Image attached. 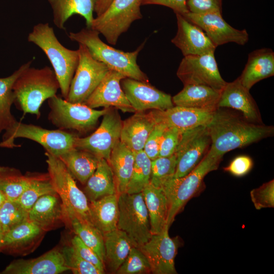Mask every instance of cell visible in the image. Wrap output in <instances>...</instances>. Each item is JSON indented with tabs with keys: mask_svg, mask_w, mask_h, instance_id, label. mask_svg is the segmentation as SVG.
<instances>
[{
	"mask_svg": "<svg viewBox=\"0 0 274 274\" xmlns=\"http://www.w3.org/2000/svg\"><path fill=\"white\" fill-rule=\"evenodd\" d=\"M183 16L199 27L216 47L229 43L243 46L248 42L247 30L237 29L230 25L221 12L196 14L188 12Z\"/></svg>",
	"mask_w": 274,
	"mask_h": 274,
	"instance_id": "cell-15",
	"label": "cell"
},
{
	"mask_svg": "<svg viewBox=\"0 0 274 274\" xmlns=\"http://www.w3.org/2000/svg\"><path fill=\"white\" fill-rule=\"evenodd\" d=\"M121 83L127 99L135 112L165 110L174 106L170 95L159 90L149 82L126 77Z\"/></svg>",
	"mask_w": 274,
	"mask_h": 274,
	"instance_id": "cell-16",
	"label": "cell"
},
{
	"mask_svg": "<svg viewBox=\"0 0 274 274\" xmlns=\"http://www.w3.org/2000/svg\"><path fill=\"white\" fill-rule=\"evenodd\" d=\"M76 235L90 248L104 262L105 251L104 236L93 224L86 222L73 215L65 216Z\"/></svg>",
	"mask_w": 274,
	"mask_h": 274,
	"instance_id": "cell-35",
	"label": "cell"
},
{
	"mask_svg": "<svg viewBox=\"0 0 274 274\" xmlns=\"http://www.w3.org/2000/svg\"><path fill=\"white\" fill-rule=\"evenodd\" d=\"M251 200L257 210L274 207V181L263 184L250 192Z\"/></svg>",
	"mask_w": 274,
	"mask_h": 274,
	"instance_id": "cell-44",
	"label": "cell"
},
{
	"mask_svg": "<svg viewBox=\"0 0 274 274\" xmlns=\"http://www.w3.org/2000/svg\"><path fill=\"white\" fill-rule=\"evenodd\" d=\"M28 219L43 230L65 219L63 206L58 194H49L40 197L29 210Z\"/></svg>",
	"mask_w": 274,
	"mask_h": 274,
	"instance_id": "cell-26",
	"label": "cell"
},
{
	"mask_svg": "<svg viewBox=\"0 0 274 274\" xmlns=\"http://www.w3.org/2000/svg\"><path fill=\"white\" fill-rule=\"evenodd\" d=\"M61 252L66 264L74 274H102L95 266L83 259L74 247H64Z\"/></svg>",
	"mask_w": 274,
	"mask_h": 274,
	"instance_id": "cell-43",
	"label": "cell"
},
{
	"mask_svg": "<svg viewBox=\"0 0 274 274\" xmlns=\"http://www.w3.org/2000/svg\"><path fill=\"white\" fill-rule=\"evenodd\" d=\"M125 78L121 73L109 70L83 104L93 109L114 108L124 113H135L121 86Z\"/></svg>",
	"mask_w": 274,
	"mask_h": 274,
	"instance_id": "cell-17",
	"label": "cell"
},
{
	"mask_svg": "<svg viewBox=\"0 0 274 274\" xmlns=\"http://www.w3.org/2000/svg\"><path fill=\"white\" fill-rule=\"evenodd\" d=\"M249 89L244 87L238 78L226 83L221 92L219 108H230L240 111L248 121L263 124L258 106Z\"/></svg>",
	"mask_w": 274,
	"mask_h": 274,
	"instance_id": "cell-21",
	"label": "cell"
},
{
	"mask_svg": "<svg viewBox=\"0 0 274 274\" xmlns=\"http://www.w3.org/2000/svg\"><path fill=\"white\" fill-rule=\"evenodd\" d=\"M211 138V150L223 157L227 152L271 136L273 126L255 124L220 108L215 111L207 125Z\"/></svg>",
	"mask_w": 274,
	"mask_h": 274,
	"instance_id": "cell-1",
	"label": "cell"
},
{
	"mask_svg": "<svg viewBox=\"0 0 274 274\" xmlns=\"http://www.w3.org/2000/svg\"><path fill=\"white\" fill-rule=\"evenodd\" d=\"M113 0H95L94 12L97 16L101 14L108 8Z\"/></svg>",
	"mask_w": 274,
	"mask_h": 274,
	"instance_id": "cell-51",
	"label": "cell"
},
{
	"mask_svg": "<svg viewBox=\"0 0 274 274\" xmlns=\"http://www.w3.org/2000/svg\"><path fill=\"white\" fill-rule=\"evenodd\" d=\"M28 213L17 200L7 199L0 207V230L5 233L28 220Z\"/></svg>",
	"mask_w": 274,
	"mask_h": 274,
	"instance_id": "cell-40",
	"label": "cell"
},
{
	"mask_svg": "<svg viewBox=\"0 0 274 274\" xmlns=\"http://www.w3.org/2000/svg\"><path fill=\"white\" fill-rule=\"evenodd\" d=\"M91 222L103 236L117 228L118 194L104 196L89 203Z\"/></svg>",
	"mask_w": 274,
	"mask_h": 274,
	"instance_id": "cell-28",
	"label": "cell"
},
{
	"mask_svg": "<svg viewBox=\"0 0 274 274\" xmlns=\"http://www.w3.org/2000/svg\"><path fill=\"white\" fill-rule=\"evenodd\" d=\"M31 62L29 61L22 64L11 75L0 78V133L11 129L17 121L11 111L14 102L13 86L17 78L24 70L30 66Z\"/></svg>",
	"mask_w": 274,
	"mask_h": 274,
	"instance_id": "cell-34",
	"label": "cell"
},
{
	"mask_svg": "<svg viewBox=\"0 0 274 274\" xmlns=\"http://www.w3.org/2000/svg\"><path fill=\"white\" fill-rule=\"evenodd\" d=\"M59 158L73 177L85 185L95 170L99 158L85 150L73 148Z\"/></svg>",
	"mask_w": 274,
	"mask_h": 274,
	"instance_id": "cell-33",
	"label": "cell"
},
{
	"mask_svg": "<svg viewBox=\"0 0 274 274\" xmlns=\"http://www.w3.org/2000/svg\"><path fill=\"white\" fill-rule=\"evenodd\" d=\"M48 1L53 10V23L57 28L64 29L65 22L74 15L84 17L87 27L90 28L95 0Z\"/></svg>",
	"mask_w": 274,
	"mask_h": 274,
	"instance_id": "cell-29",
	"label": "cell"
},
{
	"mask_svg": "<svg viewBox=\"0 0 274 274\" xmlns=\"http://www.w3.org/2000/svg\"><path fill=\"white\" fill-rule=\"evenodd\" d=\"M169 228L167 226L160 233L152 234L149 241L140 248L148 258L154 274L177 273L175 259L178 243L169 237Z\"/></svg>",
	"mask_w": 274,
	"mask_h": 274,
	"instance_id": "cell-18",
	"label": "cell"
},
{
	"mask_svg": "<svg viewBox=\"0 0 274 274\" xmlns=\"http://www.w3.org/2000/svg\"><path fill=\"white\" fill-rule=\"evenodd\" d=\"M142 192L148 211L152 235L158 234L167 226L169 206L166 195L161 187L150 182Z\"/></svg>",
	"mask_w": 274,
	"mask_h": 274,
	"instance_id": "cell-27",
	"label": "cell"
},
{
	"mask_svg": "<svg viewBox=\"0 0 274 274\" xmlns=\"http://www.w3.org/2000/svg\"><path fill=\"white\" fill-rule=\"evenodd\" d=\"M176 15L178 29L171 42L184 56L215 52L216 47L199 27L181 14Z\"/></svg>",
	"mask_w": 274,
	"mask_h": 274,
	"instance_id": "cell-19",
	"label": "cell"
},
{
	"mask_svg": "<svg viewBox=\"0 0 274 274\" xmlns=\"http://www.w3.org/2000/svg\"><path fill=\"white\" fill-rule=\"evenodd\" d=\"M117 110L109 108L98 127L87 136H78L75 148L89 152L108 161L112 150L120 139L122 121Z\"/></svg>",
	"mask_w": 274,
	"mask_h": 274,
	"instance_id": "cell-12",
	"label": "cell"
},
{
	"mask_svg": "<svg viewBox=\"0 0 274 274\" xmlns=\"http://www.w3.org/2000/svg\"><path fill=\"white\" fill-rule=\"evenodd\" d=\"M214 112L179 106H174L165 110L151 111L156 123L163 124L167 127L175 128L182 132L207 125Z\"/></svg>",
	"mask_w": 274,
	"mask_h": 274,
	"instance_id": "cell-20",
	"label": "cell"
},
{
	"mask_svg": "<svg viewBox=\"0 0 274 274\" xmlns=\"http://www.w3.org/2000/svg\"><path fill=\"white\" fill-rule=\"evenodd\" d=\"M48 100L49 121L59 129L75 130L82 134L93 129L109 109L96 110L83 103L68 101L57 95Z\"/></svg>",
	"mask_w": 274,
	"mask_h": 274,
	"instance_id": "cell-7",
	"label": "cell"
},
{
	"mask_svg": "<svg viewBox=\"0 0 274 274\" xmlns=\"http://www.w3.org/2000/svg\"><path fill=\"white\" fill-rule=\"evenodd\" d=\"M273 75L274 52L271 49L264 48L249 54L247 63L238 79L250 90L259 81Z\"/></svg>",
	"mask_w": 274,
	"mask_h": 274,
	"instance_id": "cell-24",
	"label": "cell"
},
{
	"mask_svg": "<svg viewBox=\"0 0 274 274\" xmlns=\"http://www.w3.org/2000/svg\"><path fill=\"white\" fill-rule=\"evenodd\" d=\"M4 233L0 230V248L3 242Z\"/></svg>",
	"mask_w": 274,
	"mask_h": 274,
	"instance_id": "cell-53",
	"label": "cell"
},
{
	"mask_svg": "<svg viewBox=\"0 0 274 274\" xmlns=\"http://www.w3.org/2000/svg\"><path fill=\"white\" fill-rule=\"evenodd\" d=\"M252 166V159L248 156L242 155L233 159L224 170L235 176L242 177L249 173Z\"/></svg>",
	"mask_w": 274,
	"mask_h": 274,
	"instance_id": "cell-49",
	"label": "cell"
},
{
	"mask_svg": "<svg viewBox=\"0 0 274 274\" xmlns=\"http://www.w3.org/2000/svg\"><path fill=\"white\" fill-rule=\"evenodd\" d=\"M222 157L215 155L210 149L189 174L180 178L170 177L160 185L167 198L168 214L167 225L169 227L176 215L200 189L204 177L217 169Z\"/></svg>",
	"mask_w": 274,
	"mask_h": 274,
	"instance_id": "cell-5",
	"label": "cell"
},
{
	"mask_svg": "<svg viewBox=\"0 0 274 274\" xmlns=\"http://www.w3.org/2000/svg\"><path fill=\"white\" fill-rule=\"evenodd\" d=\"M85 185L84 192L90 201L117 194L113 171L104 158H99L95 170Z\"/></svg>",
	"mask_w": 274,
	"mask_h": 274,
	"instance_id": "cell-31",
	"label": "cell"
},
{
	"mask_svg": "<svg viewBox=\"0 0 274 274\" xmlns=\"http://www.w3.org/2000/svg\"><path fill=\"white\" fill-rule=\"evenodd\" d=\"M78 50L79 62L66 100L84 103L110 69L93 58L84 45L79 44Z\"/></svg>",
	"mask_w": 274,
	"mask_h": 274,
	"instance_id": "cell-11",
	"label": "cell"
},
{
	"mask_svg": "<svg viewBox=\"0 0 274 274\" xmlns=\"http://www.w3.org/2000/svg\"><path fill=\"white\" fill-rule=\"evenodd\" d=\"M151 172V160L144 151L134 152L133 168L126 192L129 194L142 192L150 182Z\"/></svg>",
	"mask_w": 274,
	"mask_h": 274,
	"instance_id": "cell-38",
	"label": "cell"
},
{
	"mask_svg": "<svg viewBox=\"0 0 274 274\" xmlns=\"http://www.w3.org/2000/svg\"><path fill=\"white\" fill-rule=\"evenodd\" d=\"M215 52L184 56L177 75L184 85H202L222 90L226 82L219 72Z\"/></svg>",
	"mask_w": 274,
	"mask_h": 274,
	"instance_id": "cell-13",
	"label": "cell"
},
{
	"mask_svg": "<svg viewBox=\"0 0 274 274\" xmlns=\"http://www.w3.org/2000/svg\"><path fill=\"white\" fill-rule=\"evenodd\" d=\"M151 111L135 112L122 121L120 141L134 152L143 150L146 140L156 125Z\"/></svg>",
	"mask_w": 274,
	"mask_h": 274,
	"instance_id": "cell-23",
	"label": "cell"
},
{
	"mask_svg": "<svg viewBox=\"0 0 274 274\" xmlns=\"http://www.w3.org/2000/svg\"><path fill=\"white\" fill-rule=\"evenodd\" d=\"M151 272L149 261L139 248L132 246L125 260L115 273L142 274Z\"/></svg>",
	"mask_w": 274,
	"mask_h": 274,
	"instance_id": "cell-42",
	"label": "cell"
},
{
	"mask_svg": "<svg viewBox=\"0 0 274 274\" xmlns=\"http://www.w3.org/2000/svg\"><path fill=\"white\" fill-rule=\"evenodd\" d=\"M27 41L38 46L48 57L59 82L61 96L66 99L79 62L78 50L63 46L48 23L35 25Z\"/></svg>",
	"mask_w": 274,
	"mask_h": 274,
	"instance_id": "cell-4",
	"label": "cell"
},
{
	"mask_svg": "<svg viewBox=\"0 0 274 274\" xmlns=\"http://www.w3.org/2000/svg\"><path fill=\"white\" fill-rule=\"evenodd\" d=\"M7 199L6 196L0 191V207Z\"/></svg>",
	"mask_w": 274,
	"mask_h": 274,
	"instance_id": "cell-52",
	"label": "cell"
},
{
	"mask_svg": "<svg viewBox=\"0 0 274 274\" xmlns=\"http://www.w3.org/2000/svg\"><path fill=\"white\" fill-rule=\"evenodd\" d=\"M104 238L105 269L116 273L133 246L126 234L118 228L105 234Z\"/></svg>",
	"mask_w": 274,
	"mask_h": 274,
	"instance_id": "cell-32",
	"label": "cell"
},
{
	"mask_svg": "<svg viewBox=\"0 0 274 274\" xmlns=\"http://www.w3.org/2000/svg\"><path fill=\"white\" fill-rule=\"evenodd\" d=\"M43 230L27 220L4 233L0 251H12L32 242Z\"/></svg>",
	"mask_w": 274,
	"mask_h": 274,
	"instance_id": "cell-36",
	"label": "cell"
},
{
	"mask_svg": "<svg viewBox=\"0 0 274 274\" xmlns=\"http://www.w3.org/2000/svg\"><path fill=\"white\" fill-rule=\"evenodd\" d=\"M13 89L17 108L24 114L39 118L41 106L56 95L60 86L54 71L49 66L41 68L29 66L17 78Z\"/></svg>",
	"mask_w": 274,
	"mask_h": 274,
	"instance_id": "cell-3",
	"label": "cell"
},
{
	"mask_svg": "<svg viewBox=\"0 0 274 274\" xmlns=\"http://www.w3.org/2000/svg\"><path fill=\"white\" fill-rule=\"evenodd\" d=\"M108 162L114 174L117 193L126 192L133 168L134 152L120 141Z\"/></svg>",
	"mask_w": 274,
	"mask_h": 274,
	"instance_id": "cell-30",
	"label": "cell"
},
{
	"mask_svg": "<svg viewBox=\"0 0 274 274\" xmlns=\"http://www.w3.org/2000/svg\"><path fill=\"white\" fill-rule=\"evenodd\" d=\"M117 228L124 232L132 245L141 248L150 239V223L142 192L118 194Z\"/></svg>",
	"mask_w": 274,
	"mask_h": 274,
	"instance_id": "cell-9",
	"label": "cell"
},
{
	"mask_svg": "<svg viewBox=\"0 0 274 274\" xmlns=\"http://www.w3.org/2000/svg\"><path fill=\"white\" fill-rule=\"evenodd\" d=\"M223 0H187L186 6L190 13L202 14L210 12L222 13Z\"/></svg>",
	"mask_w": 274,
	"mask_h": 274,
	"instance_id": "cell-48",
	"label": "cell"
},
{
	"mask_svg": "<svg viewBox=\"0 0 274 274\" xmlns=\"http://www.w3.org/2000/svg\"><path fill=\"white\" fill-rule=\"evenodd\" d=\"M211 143L207 125L183 132L175 152L177 165L174 177H182L191 172L208 152Z\"/></svg>",
	"mask_w": 274,
	"mask_h": 274,
	"instance_id": "cell-14",
	"label": "cell"
},
{
	"mask_svg": "<svg viewBox=\"0 0 274 274\" xmlns=\"http://www.w3.org/2000/svg\"><path fill=\"white\" fill-rule=\"evenodd\" d=\"M45 155L48 175L62 201L65 216L73 215L93 224L88 198L77 186L73 175L59 157L47 152Z\"/></svg>",
	"mask_w": 274,
	"mask_h": 274,
	"instance_id": "cell-6",
	"label": "cell"
},
{
	"mask_svg": "<svg viewBox=\"0 0 274 274\" xmlns=\"http://www.w3.org/2000/svg\"><path fill=\"white\" fill-rule=\"evenodd\" d=\"M99 34L97 31L86 27L77 32H70L68 36L72 41L85 46L93 58L105 64L110 70L127 78L149 82L147 76L140 69L136 61L145 43L134 51L124 52L104 43Z\"/></svg>",
	"mask_w": 274,
	"mask_h": 274,
	"instance_id": "cell-2",
	"label": "cell"
},
{
	"mask_svg": "<svg viewBox=\"0 0 274 274\" xmlns=\"http://www.w3.org/2000/svg\"><path fill=\"white\" fill-rule=\"evenodd\" d=\"M49 194L57 193L48 174L32 176L29 185L16 200L22 208L29 211L40 197Z\"/></svg>",
	"mask_w": 274,
	"mask_h": 274,
	"instance_id": "cell-39",
	"label": "cell"
},
{
	"mask_svg": "<svg viewBox=\"0 0 274 274\" xmlns=\"http://www.w3.org/2000/svg\"><path fill=\"white\" fill-rule=\"evenodd\" d=\"M71 245L83 259L93 265L102 273H105V266L104 262L77 235H76L71 239Z\"/></svg>",
	"mask_w": 274,
	"mask_h": 274,
	"instance_id": "cell-46",
	"label": "cell"
},
{
	"mask_svg": "<svg viewBox=\"0 0 274 274\" xmlns=\"http://www.w3.org/2000/svg\"><path fill=\"white\" fill-rule=\"evenodd\" d=\"M177 165V156L174 154L166 157L158 156L151 160L150 183L160 187L161 183L174 176Z\"/></svg>",
	"mask_w": 274,
	"mask_h": 274,
	"instance_id": "cell-41",
	"label": "cell"
},
{
	"mask_svg": "<svg viewBox=\"0 0 274 274\" xmlns=\"http://www.w3.org/2000/svg\"><path fill=\"white\" fill-rule=\"evenodd\" d=\"M142 2L143 0H113L105 12L94 18L90 28L115 45L133 22L142 18Z\"/></svg>",
	"mask_w": 274,
	"mask_h": 274,
	"instance_id": "cell-10",
	"label": "cell"
},
{
	"mask_svg": "<svg viewBox=\"0 0 274 274\" xmlns=\"http://www.w3.org/2000/svg\"><path fill=\"white\" fill-rule=\"evenodd\" d=\"M166 128L163 124L156 123L146 140L143 151L151 160L158 157L161 136Z\"/></svg>",
	"mask_w": 274,
	"mask_h": 274,
	"instance_id": "cell-47",
	"label": "cell"
},
{
	"mask_svg": "<svg viewBox=\"0 0 274 274\" xmlns=\"http://www.w3.org/2000/svg\"><path fill=\"white\" fill-rule=\"evenodd\" d=\"M182 133L175 128L166 127L161 136L158 156L166 157L174 154Z\"/></svg>",
	"mask_w": 274,
	"mask_h": 274,
	"instance_id": "cell-45",
	"label": "cell"
},
{
	"mask_svg": "<svg viewBox=\"0 0 274 274\" xmlns=\"http://www.w3.org/2000/svg\"><path fill=\"white\" fill-rule=\"evenodd\" d=\"M187 0H143L142 5H158L172 9L175 14L184 15L188 13Z\"/></svg>",
	"mask_w": 274,
	"mask_h": 274,
	"instance_id": "cell-50",
	"label": "cell"
},
{
	"mask_svg": "<svg viewBox=\"0 0 274 274\" xmlns=\"http://www.w3.org/2000/svg\"><path fill=\"white\" fill-rule=\"evenodd\" d=\"M78 137L76 134L61 129L50 130L31 124L18 122L5 131L0 147L12 148L16 147V138H25L41 145L51 154L59 157L75 148Z\"/></svg>",
	"mask_w": 274,
	"mask_h": 274,
	"instance_id": "cell-8",
	"label": "cell"
},
{
	"mask_svg": "<svg viewBox=\"0 0 274 274\" xmlns=\"http://www.w3.org/2000/svg\"><path fill=\"white\" fill-rule=\"evenodd\" d=\"M32 176L23 175L14 168L0 166V191L7 199L16 200L29 185Z\"/></svg>",
	"mask_w": 274,
	"mask_h": 274,
	"instance_id": "cell-37",
	"label": "cell"
},
{
	"mask_svg": "<svg viewBox=\"0 0 274 274\" xmlns=\"http://www.w3.org/2000/svg\"><path fill=\"white\" fill-rule=\"evenodd\" d=\"M221 90L202 85H184L172 100L174 106L215 111L218 108Z\"/></svg>",
	"mask_w": 274,
	"mask_h": 274,
	"instance_id": "cell-25",
	"label": "cell"
},
{
	"mask_svg": "<svg viewBox=\"0 0 274 274\" xmlns=\"http://www.w3.org/2000/svg\"><path fill=\"white\" fill-rule=\"evenodd\" d=\"M70 270L61 251L54 249L39 257L11 262L1 274H57Z\"/></svg>",
	"mask_w": 274,
	"mask_h": 274,
	"instance_id": "cell-22",
	"label": "cell"
}]
</instances>
